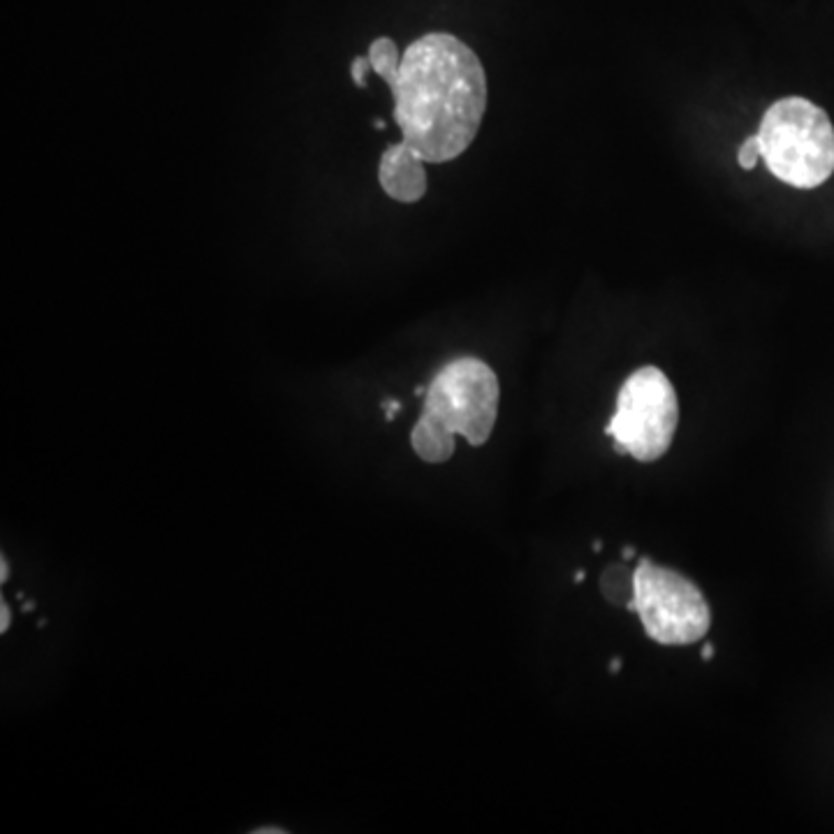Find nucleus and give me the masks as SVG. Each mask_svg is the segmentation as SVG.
I'll use <instances>...</instances> for the list:
<instances>
[{"label": "nucleus", "instance_id": "f257e3e1", "mask_svg": "<svg viewBox=\"0 0 834 834\" xmlns=\"http://www.w3.org/2000/svg\"><path fill=\"white\" fill-rule=\"evenodd\" d=\"M371 70L390 86L399 146L424 163H450L473 144L487 112V75L475 51L450 33H427L399 49L369 47Z\"/></svg>", "mask_w": 834, "mask_h": 834}, {"label": "nucleus", "instance_id": "f03ea898", "mask_svg": "<svg viewBox=\"0 0 834 834\" xmlns=\"http://www.w3.org/2000/svg\"><path fill=\"white\" fill-rule=\"evenodd\" d=\"M499 378L478 357H459L436 373L424 392V408L413 427L417 457L443 464L455 455V436L471 445L487 443L499 415Z\"/></svg>", "mask_w": 834, "mask_h": 834}, {"label": "nucleus", "instance_id": "7ed1b4c3", "mask_svg": "<svg viewBox=\"0 0 834 834\" xmlns=\"http://www.w3.org/2000/svg\"><path fill=\"white\" fill-rule=\"evenodd\" d=\"M760 158L784 184L811 190L834 172V126L825 109L807 98L772 102L758 128Z\"/></svg>", "mask_w": 834, "mask_h": 834}, {"label": "nucleus", "instance_id": "20e7f679", "mask_svg": "<svg viewBox=\"0 0 834 834\" xmlns=\"http://www.w3.org/2000/svg\"><path fill=\"white\" fill-rule=\"evenodd\" d=\"M677 424L679 399L670 378L658 367H642L621 385L605 434L621 455L649 464L670 450Z\"/></svg>", "mask_w": 834, "mask_h": 834}, {"label": "nucleus", "instance_id": "39448f33", "mask_svg": "<svg viewBox=\"0 0 834 834\" xmlns=\"http://www.w3.org/2000/svg\"><path fill=\"white\" fill-rule=\"evenodd\" d=\"M633 601L635 614L658 645H693L712 626V612L698 584L651 559H642L633 570Z\"/></svg>", "mask_w": 834, "mask_h": 834}, {"label": "nucleus", "instance_id": "423d86ee", "mask_svg": "<svg viewBox=\"0 0 834 834\" xmlns=\"http://www.w3.org/2000/svg\"><path fill=\"white\" fill-rule=\"evenodd\" d=\"M378 181L387 197L401 204L420 202L427 193V172L424 160L411 151H404L399 144L387 146L378 163Z\"/></svg>", "mask_w": 834, "mask_h": 834}, {"label": "nucleus", "instance_id": "0eeeda50", "mask_svg": "<svg viewBox=\"0 0 834 834\" xmlns=\"http://www.w3.org/2000/svg\"><path fill=\"white\" fill-rule=\"evenodd\" d=\"M758 158H760L758 137L756 135L746 137L740 146V151H737V163H740L742 170H753V167L758 165Z\"/></svg>", "mask_w": 834, "mask_h": 834}, {"label": "nucleus", "instance_id": "6e6552de", "mask_svg": "<svg viewBox=\"0 0 834 834\" xmlns=\"http://www.w3.org/2000/svg\"><path fill=\"white\" fill-rule=\"evenodd\" d=\"M369 70H371L369 56H357L353 65H350V75H353L355 86H360V89H362V86L367 84V72Z\"/></svg>", "mask_w": 834, "mask_h": 834}, {"label": "nucleus", "instance_id": "1a4fd4ad", "mask_svg": "<svg viewBox=\"0 0 834 834\" xmlns=\"http://www.w3.org/2000/svg\"><path fill=\"white\" fill-rule=\"evenodd\" d=\"M0 610H3V621H0V631H7V626H10V612H7V603L0 605Z\"/></svg>", "mask_w": 834, "mask_h": 834}, {"label": "nucleus", "instance_id": "9d476101", "mask_svg": "<svg viewBox=\"0 0 834 834\" xmlns=\"http://www.w3.org/2000/svg\"><path fill=\"white\" fill-rule=\"evenodd\" d=\"M712 656H714V645H707L702 647V661H712Z\"/></svg>", "mask_w": 834, "mask_h": 834}, {"label": "nucleus", "instance_id": "9b49d317", "mask_svg": "<svg viewBox=\"0 0 834 834\" xmlns=\"http://www.w3.org/2000/svg\"><path fill=\"white\" fill-rule=\"evenodd\" d=\"M399 408H401V406L397 404V401H390V404H387V420H392L394 413H397Z\"/></svg>", "mask_w": 834, "mask_h": 834}, {"label": "nucleus", "instance_id": "f8f14e48", "mask_svg": "<svg viewBox=\"0 0 834 834\" xmlns=\"http://www.w3.org/2000/svg\"><path fill=\"white\" fill-rule=\"evenodd\" d=\"M258 834H274V832H285L281 828H262V830H255Z\"/></svg>", "mask_w": 834, "mask_h": 834}, {"label": "nucleus", "instance_id": "ddd939ff", "mask_svg": "<svg viewBox=\"0 0 834 834\" xmlns=\"http://www.w3.org/2000/svg\"><path fill=\"white\" fill-rule=\"evenodd\" d=\"M621 554H624V559L628 561V559H633V556H635V550H633V547H626V550L621 552Z\"/></svg>", "mask_w": 834, "mask_h": 834}, {"label": "nucleus", "instance_id": "4468645a", "mask_svg": "<svg viewBox=\"0 0 834 834\" xmlns=\"http://www.w3.org/2000/svg\"><path fill=\"white\" fill-rule=\"evenodd\" d=\"M619 668H621V661H619V658H614V661L610 663V670H612V672H617Z\"/></svg>", "mask_w": 834, "mask_h": 834}, {"label": "nucleus", "instance_id": "2eb2a0df", "mask_svg": "<svg viewBox=\"0 0 834 834\" xmlns=\"http://www.w3.org/2000/svg\"><path fill=\"white\" fill-rule=\"evenodd\" d=\"M0 566H3L0 570H3V582H5V580H7V561H5V559L0 561Z\"/></svg>", "mask_w": 834, "mask_h": 834}, {"label": "nucleus", "instance_id": "dca6fc26", "mask_svg": "<svg viewBox=\"0 0 834 834\" xmlns=\"http://www.w3.org/2000/svg\"><path fill=\"white\" fill-rule=\"evenodd\" d=\"M584 580V570H577L575 573V582H582Z\"/></svg>", "mask_w": 834, "mask_h": 834}]
</instances>
